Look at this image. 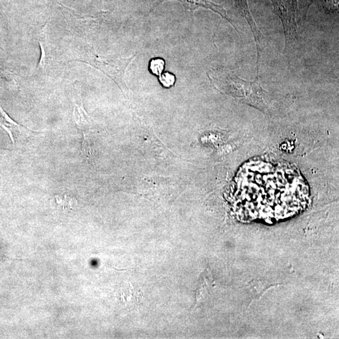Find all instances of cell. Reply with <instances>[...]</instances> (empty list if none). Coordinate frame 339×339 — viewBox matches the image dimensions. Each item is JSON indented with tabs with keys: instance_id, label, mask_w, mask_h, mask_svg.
<instances>
[{
	"instance_id": "cell-1",
	"label": "cell",
	"mask_w": 339,
	"mask_h": 339,
	"mask_svg": "<svg viewBox=\"0 0 339 339\" xmlns=\"http://www.w3.org/2000/svg\"><path fill=\"white\" fill-rule=\"evenodd\" d=\"M208 76L217 90L231 96L242 104L257 109L266 116H272L278 112L276 104L280 97L264 90L260 84L259 74H257L255 80L248 81L241 78L231 70L216 69L210 70Z\"/></svg>"
},
{
	"instance_id": "cell-2",
	"label": "cell",
	"mask_w": 339,
	"mask_h": 339,
	"mask_svg": "<svg viewBox=\"0 0 339 339\" xmlns=\"http://www.w3.org/2000/svg\"><path fill=\"white\" fill-rule=\"evenodd\" d=\"M136 56V55H134L127 58L104 56L98 54L95 49L89 46L86 51V58L82 62L101 70L114 81L121 90H127L125 81L126 71Z\"/></svg>"
},
{
	"instance_id": "cell-3",
	"label": "cell",
	"mask_w": 339,
	"mask_h": 339,
	"mask_svg": "<svg viewBox=\"0 0 339 339\" xmlns=\"http://www.w3.org/2000/svg\"><path fill=\"white\" fill-rule=\"evenodd\" d=\"M275 14L282 23L285 36V52L291 54L299 43L296 10L298 0H270Z\"/></svg>"
},
{
	"instance_id": "cell-4",
	"label": "cell",
	"mask_w": 339,
	"mask_h": 339,
	"mask_svg": "<svg viewBox=\"0 0 339 339\" xmlns=\"http://www.w3.org/2000/svg\"><path fill=\"white\" fill-rule=\"evenodd\" d=\"M234 1L240 14L248 22L249 26L250 27L251 31L252 32L254 38H255L257 51V72H259V63L261 60L262 52H263L264 47H265V42L267 39L260 31L258 27L257 26V23L254 20L250 8H249L248 0H234Z\"/></svg>"
},
{
	"instance_id": "cell-5",
	"label": "cell",
	"mask_w": 339,
	"mask_h": 339,
	"mask_svg": "<svg viewBox=\"0 0 339 339\" xmlns=\"http://www.w3.org/2000/svg\"><path fill=\"white\" fill-rule=\"evenodd\" d=\"M167 1H170V0H159L156 4L153 6L150 12H152L155 8L161 5L163 2ZM177 1L180 2L182 4L185 8V11L190 12L193 14L194 11L199 9L200 8L212 10V12L216 13L219 16H220L222 18L227 20L235 29L236 31L239 32L237 26H236L231 18H230V16H228L227 12H226L225 8L223 6L214 3V2L211 1L210 0H177Z\"/></svg>"
},
{
	"instance_id": "cell-6",
	"label": "cell",
	"mask_w": 339,
	"mask_h": 339,
	"mask_svg": "<svg viewBox=\"0 0 339 339\" xmlns=\"http://www.w3.org/2000/svg\"><path fill=\"white\" fill-rule=\"evenodd\" d=\"M73 116L77 127L82 131L83 138L86 137L92 126V119L82 104H76Z\"/></svg>"
},
{
	"instance_id": "cell-7",
	"label": "cell",
	"mask_w": 339,
	"mask_h": 339,
	"mask_svg": "<svg viewBox=\"0 0 339 339\" xmlns=\"http://www.w3.org/2000/svg\"><path fill=\"white\" fill-rule=\"evenodd\" d=\"M149 70L153 75L159 77L165 68V61L161 57L151 59L149 63Z\"/></svg>"
},
{
	"instance_id": "cell-8",
	"label": "cell",
	"mask_w": 339,
	"mask_h": 339,
	"mask_svg": "<svg viewBox=\"0 0 339 339\" xmlns=\"http://www.w3.org/2000/svg\"><path fill=\"white\" fill-rule=\"evenodd\" d=\"M159 81L162 87L165 89H169L176 84V77L172 72H163L159 77Z\"/></svg>"
},
{
	"instance_id": "cell-9",
	"label": "cell",
	"mask_w": 339,
	"mask_h": 339,
	"mask_svg": "<svg viewBox=\"0 0 339 339\" xmlns=\"http://www.w3.org/2000/svg\"><path fill=\"white\" fill-rule=\"evenodd\" d=\"M55 199H56L57 204L63 207V209L65 208L72 209L74 202H77L76 200H74L72 198L67 197V196L66 195L65 196L64 199L63 197L57 195Z\"/></svg>"
},
{
	"instance_id": "cell-10",
	"label": "cell",
	"mask_w": 339,
	"mask_h": 339,
	"mask_svg": "<svg viewBox=\"0 0 339 339\" xmlns=\"http://www.w3.org/2000/svg\"><path fill=\"white\" fill-rule=\"evenodd\" d=\"M0 114H1L4 121H5V125L10 126V127H16V129H22V127H20V125L17 124L13 119L10 118L9 116L6 114L5 111L3 110V108L1 107V106H0Z\"/></svg>"
},
{
	"instance_id": "cell-11",
	"label": "cell",
	"mask_w": 339,
	"mask_h": 339,
	"mask_svg": "<svg viewBox=\"0 0 339 339\" xmlns=\"http://www.w3.org/2000/svg\"><path fill=\"white\" fill-rule=\"evenodd\" d=\"M323 6L326 9L330 10H338L339 0H321Z\"/></svg>"
},
{
	"instance_id": "cell-12",
	"label": "cell",
	"mask_w": 339,
	"mask_h": 339,
	"mask_svg": "<svg viewBox=\"0 0 339 339\" xmlns=\"http://www.w3.org/2000/svg\"><path fill=\"white\" fill-rule=\"evenodd\" d=\"M40 49H41V57H40L39 64H38V68L39 69L43 70L45 68V65H46V61L47 54L46 49H45V47L44 45V42L40 40L39 41Z\"/></svg>"
}]
</instances>
